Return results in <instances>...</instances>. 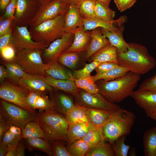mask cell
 Returning <instances> with one entry per match:
<instances>
[{
    "label": "cell",
    "instance_id": "cell-1",
    "mask_svg": "<svg viewBox=\"0 0 156 156\" xmlns=\"http://www.w3.org/2000/svg\"><path fill=\"white\" fill-rule=\"evenodd\" d=\"M140 79V75L129 71L124 76L110 81L96 82L98 92L109 101L120 103L131 96Z\"/></svg>",
    "mask_w": 156,
    "mask_h": 156
},
{
    "label": "cell",
    "instance_id": "cell-2",
    "mask_svg": "<svg viewBox=\"0 0 156 156\" xmlns=\"http://www.w3.org/2000/svg\"><path fill=\"white\" fill-rule=\"evenodd\" d=\"M128 44L127 52L117 53V61L120 66L140 75L147 73L155 67L156 60L145 46L133 42Z\"/></svg>",
    "mask_w": 156,
    "mask_h": 156
},
{
    "label": "cell",
    "instance_id": "cell-3",
    "mask_svg": "<svg viewBox=\"0 0 156 156\" xmlns=\"http://www.w3.org/2000/svg\"><path fill=\"white\" fill-rule=\"evenodd\" d=\"M135 118L133 112L120 107L113 112L101 126L104 139L112 145L120 137L129 134Z\"/></svg>",
    "mask_w": 156,
    "mask_h": 156
},
{
    "label": "cell",
    "instance_id": "cell-4",
    "mask_svg": "<svg viewBox=\"0 0 156 156\" xmlns=\"http://www.w3.org/2000/svg\"><path fill=\"white\" fill-rule=\"evenodd\" d=\"M36 121L40 124L47 139L51 144L54 140L67 142L69 126L65 116L51 109L37 113Z\"/></svg>",
    "mask_w": 156,
    "mask_h": 156
},
{
    "label": "cell",
    "instance_id": "cell-5",
    "mask_svg": "<svg viewBox=\"0 0 156 156\" xmlns=\"http://www.w3.org/2000/svg\"><path fill=\"white\" fill-rule=\"evenodd\" d=\"M65 15L45 21L36 26L29 27V30L32 39L42 42L48 47L55 40L61 38L65 33Z\"/></svg>",
    "mask_w": 156,
    "mask_h": 156
},
{
    "label": "cell",
    "instance_id": "cell-6",
    "mask_svg": "<svg viewBox=\"0 0 156 156\" xmlns=\"http://www.w3.org/2000/svg\"><path fill=\"white\" fill-rule=\"evenodd\" d=\"M43 50L38 49H25L16 51L15 61L27 74L44 76L50 63L43 62Z\"/></svg>",
    "mask_w": 156,
    "mask_h": 156
},
{
    "label": "cell",
    "instance_id": "cell-7",
    "mask_svg": "<svg viewBox=\"0 0 156 156\" xmlns=\"http://www.w3.org/2000/svg\"><path fill=\"white\" fill-rule=\"evenodd\" d=\"M36 112L33 113L16 104L1 99L0 115L11 125L23 129L28 122L36 121Z\"/></svg>",
    "mask_w": 156,
    "mask_h": 156
},
{
    "label": "cell",
    "instance_id": "cell-8",
    "mask_svg": "<svg viewBox=\"0 0 156 156\" xmlns=\"http://www.w3.org/2000/svg\"><path fill=\"white\" fill-rule=\"evenodd\" d=\"M29 91L18 84L5 80L0 86V98L10 103L19 105L31 112L35 113L26 101Z\"/></svg>",
    "mask_w": 156,
    "mask_h": 156
},
{
    "label": "cell",
    "instance_id": "cell-9",
    "mask_svg": "<svg viewBox=\"0 0 156 156\" xmlns=\"http://www.w3.org/2000/svg\"><path fill=\"white\" fill-rule=\"evenodd\" d=\"M70 5L68 0H53L41 6L29 26H36L45 21L65 15L69 10Z\"/></svg>",
    "mask_w": 156,
    "mask_h": 156
},
{
    "label": "cell",
    "instance_id": "cell-10",
    "mask_svg": "<svg viewBox=\"0 0 156 156\" xmlns=\"http://www.w3.org/2000/svg\"><path fill=\"white\" fill-rule=\"evenodd\" d=\"M74 96L75 104L84 107L103 109L112 112L120 108L116 103L108 101L99 92L90 94L79 88Z\"/></svg>",
    "mask_w": 156,
    "mask_h": 156
},
{
    "label": "cell",
    "instance_id": "cell-11",
    "mask_svg": "<svg viewBox=\"0 0 156 156\" xmlns=\"http://www.w3.org/2000/svg\"><path fill=\"white\" fill-rule=\"evenodd\" d=\"M40 7L37 0H17L12 23L20 27H28Z\"/></svg>",
    "mask_w": 156,
    "mask_h": 156
},
{
    "label": "cell",
    "instance_id": "cell-12",
    "mask_svg": "<svg viewBox=\"0 0 156 156\" xmlns=\"http://www.w3.org/2000/svg\"><path fill=\"white\" fill-rule=\"evenodd\" d=\"M11 45L16 52L25 49H38L43 50L48 46L42 42L34 41L27 26L20 27L13 23Z\"/></svg>",
    "mask_w": 156,
    "mask_h": 156
},
{
    "label": "cell",
    "instance_id": "cell-13",
    "mask_svg": "<svg viewBox=\"0 0 156 156\" xmlns=\"http://www.w3.org/2000/svg\"><path fill=\"white\" fill-rule=\"evenodd\" d=\"M74 36L73 33H65L60 38L57 39L43 50L42 57L47 63L57 61L60 55L72 44Z\"/></svg>",
    "mask_w": 156,
    "mask_h": 156
},
{
    "label": "cell",
    "instance_id": "cell-14",
    "mask_svg": "<svg viewBox=\"0 0 156 156\" xmlns=\"http://www.w3.org/2000/svg\"><path fill=\"white\" fill-rule=\"evenodd\" d=\"M131 96L136 103L151 117L156 114V91L138 89L134 91Z\"/></svg>",
    "mask_w": 156,
    "mask_h": 156
},
{
    "label": "cell",
    "instance_id": "cell-15",
    "mask_svg": "<svg viewBox=\"0 0 156 156\" xmlns=\"http://www.w3.org/2000/svg\"><path fill=\"white\" fill-rule=\"evenodd\" d=\"M127 20L125 16H121L118 19L107 22L94 17L90 18H83V30L84 31H91L100 27L111 32H117Z\"/></svg>",
    "mask_w": 156,
    "mask_h": 156
},
{
    "label": "cell",
    "instance_id": "cell-16",
    "mask_svg": "<svg viewBox=\"0 0 156 156\" xmlns=\"http://www.w3.org/2000/svg\"><path fill=\"white\" fill-rule=\"evenodd\" d=\"M43 76L27 74L18 81L17 84L30 91L46 94L51 93L54 89L46 82Z\"/></svg>",
    "mask_w": 156,
    "mask_h": 156
},
{
    "label": "cell",
    "instance_id": "cell-17",
    "mask_svg": "<svg viewBox=\"0 0 156 156\" xmlns=\"http://www.w3.org/2000/svg\"><path fill=\"white\" fill-rule=\"evenodd\" d=\"M26 101L30 107L35 111L38 110L41 112L54 109V103L47 94L29 91Z\"/></svg>",
    "mask_w": 156,
    "mask_h": 156
},
{
    "label": "cell",
    "instance_id": "cell-18",
    "mask_svg": "<svg viewBox=\"0 0 156 156\" xmlns=\"http://www.w3.org/2000/svg\"><path fill=\"white\" fill-rule=\"evenodd\" d=\"M83 28H79L73 33L74 37L71 45L63 52H86L91 41V31H84Z\"/></svg>",
    "mask_w": 156,
    "mask_h": 156
},
{
    "label": "cell",
    "instance_id": "cell-19",
    "mask_svg": "<svg viewBox=\"0 0 156 156\" xmlns=\"http://www.w3.org/2000/svg\"><path fill=\"white\" fill-rule=\"evenodd\" d=\"M91 31L92 38L86 52L84 61L110 44L108 39L103 34L101 28H97Z\"/></svg>",
    "mask_w": 156,
    "mask_h": 156
},
{
    "label": "cell",
    "instance_id": "cell-20",
    "mask_svg": "<svg viewBox=\"0 0 156 156\" xmlns=\"http://www.w3.org/2000/svg\"><path fill=\"white\" fill-rule=\"evenodd\" d=\"M99 127L90 122L69 125L67 133L68 144L82 139L89 131Z\"/></svg>",
    "mask_w": 156,
    "mask_h": 156
},
{
    "label": "cell",
    "instance_id": "cell-21",
    "mask_svg": "<svg viewBox=\"0 0 156 156\" xmlns=\"http://www.w3.org/2000/svg\"><path fill=\"white\" fill-rule=\"evenodd\" d=\"M83 18L76 5L70 4L65 16L64 29L65 33H73L77 29L83 28Z\"/></svg>",
    "mask_w": 156,
    "mask_h": 156
},
{
    "label": "cell",
    "instance_id": "cell-22",
    "mask_svg": "<svg viewBox=\"0 0 156 156\" xmlns=\"http://www.w3.org/2000/svg\"><path fill=\"white\" fill-rule=\"evenodd\" d=\"M101 29L103 34L108 39L111 44L117 48V53L127 51L129 44L125 40L123 36L124 26L117 32H111L101 28Z\"/></svg>",
    "mask_w": 156,
    "mask_h": 156
},
{
    "label": "cell",
    "instance_id": "cell-23",
    "mask_svg": "<svg viewBox=\"0 0 156 156\" xmlns=\"http://www.w3.org/2000/svg\"><path fill=\"white\" fill-rule=\"evenodd\" d=\"M46 82L53 89L62 91L74 95L79 88L75 85L74 80H64L54 78L46 75L43 76Z\"/></svg>",
    "mask_w": 156,
    "mask_h": 156
},
{
    "label": "cell",
    "instance_id": "cell-24",
    "mask_svg": "<svg viewBox=\"0 0 156 156\" xmlns=\"http://www.w3.org/2000/svg\"><path fill=\"white\" fill-rule=\"evenodd\" d=\"M52 94L51 100L54 104V109L64 115L75 106L72 99L62 93Z\"/></svg>",
    "mask_w": 156,
    "mask_h": 156
},
{
    "label": "cell",
    "instance_id": "cell-25",
    "mask_svg": "<svg viewBox=\"0 0 156 156\" xmlns=\"http://www.w3.org/2000/svg\"><path fill=\"white\" fill-rule=\"evenodd\" d=\"M86 107V113L89 122L99 127H101L113 112L101 109Z\"/></svg>",
    "mask_w": 156,
    "mask_h": 156
},
{
    "label": "cell",
    "instance_id": "cell-26",
    "mask_svg": "<svg viewBox=\"0 0 156 156\" xmlns=\"http://www.w3.org/2000/svg\"><path fill=\"white\" fill-rule=\"evenodd\" d=\"M117 48L111 43L96 52L89 59L91 62L96 61L99 62H118Z\"/></svg>",
    "mask_w": 156,
    "mask_h": 156
},
{
    "label": "cell",
    "instance_id": "cell-27",
    "mask_svg": "<svg viewBox=\"0 0 156 156\" xmlns=\"http://www.w3.org/2000/svg\"><path fill=\"white\" fill-rule=\"evenodd\" d=\"M49 63V66L45 71L46 75L57 79L74 80L72 73L57 61Z\"/></svg>",
    "mask_w": 156,
    "mask_h": 156
},
{
    "label": "cell",
    "instance_id": "cell-28",
    "mask_svg": "<svg viewBox=\"0 0 156 156\" xmlns=\"http://www.w3.org/2000/svg\"><path fill=\"white\" fill-rule=\"evenodd\" d=\"M26 147L31 151L37 150L46 153L48 155L53 156L51 144L46 139L42 138L26 139Z\"/></svg>",
    "mask_w": 156,
    "mask_h": 156
},
{
    "label": "cell",
    "instance_id": "cell-29",
    "mask_svg": "<svg viewBox=\"0 0 156 156\" xmlns=\"http://www.w3.org/2000/svg\"><path fill=\"white\" fill-rule=\"evenodd\" d=\"M143 143L145 156H156V127L144 132Z\"/></svg>",
    "mask_w": 156,
    "mask_h": 156
},
{
    "label": "cell",
    "instance_id": "cell-30",
    "mask_svg": "<svg viewBox=\"0 0 156 156\" xmlns=\"http://www.w3.org/2000/svg\"><path fill=\"white\" fill-rule=\"evenodd\" d=\"M20 127L12 125L4 133L1 141L6 144L8 150L14 148L22 139Z\"/></svg>",
    "mask_w": 156,
    "mask_h": 156
},
{
    "label": "cell",
    "instance_id": "cell-31",
    "mask_svg": "<svg viewBox=\"0 0 156 156\" xmlns=\"http://www.w3.org/2000/svg\"><path fill=\"white\" fill-rule=\"evenodd\" d=\"M2 63L7 70L8 75V79L12 83L17 84L18 81L27 74L15 61L10 62L3 61Z\"/></svg>",
    "mask_w": 156,
    "mask_h": 156
},
{
    "label": "cell",
    "instance_id": "cell-32",
    "mask_svg": "<svg viewBox=\"0 0 156 156\" xmlns=\"http://www.w3.org/2000/svg\"><path fill=\"white\" fill-rule=\"evenodd\" d=\"M86 109V107L75 104V107L64 115L69 125L89 122Z\"/></svg>",
    "mask_w": 156,
    "mask_h": 156
},
{
    "label": "cell",
    "instance_id": "cell-33",
    "mask_svg": "<svg viewBox=\"0 0 156 156\" xmlns=\"http://www.w3.org/2000/svg\"><path fill=\"white\" fill-rule=\"evenodd\" d=\"M130 70L128 68L119 66L104 73L96 74L92 76L95 82L101 79L106 81H110L124 76Z\"/></svg>",
    "mask_w": 156,
    "mask_h": 156
},
{
    "label": "cell",
    "instance_id": "cell-34",
    "mask_svg": "<svg viewBox=\"0 0 156 156\" xmlns=\"http://www.w3.org/2000/svg\"><path fill=\"white\" fill-rule=\"evenodd\" d=\"M22 139H27L36 138L46 139L45 134L39 124L36 121L28 123L22 130Z\"/></svg>",
    "mask_w": 156,
    "mask_h": 156
},
{
    "label": "cell",
    "instance_id": "cell-35",
    "mask_svg": "<svg viewBox=\"0 0 156 156\" xmlns=\"http://www.w3.org/2000/svg\"><path fill=\"white\" fill-rule=\"evenodd\" d=\"M103 139L93 147L90 148L85 156H116L112 144Z\"/></svg>",
    "mask_w": 156,
    "mask_h": 156
},
{
    "label": "cell",
    "instance_id": "cell-36",
    "mask_svg": "<svg viewBox=\"0 0 156 156\" xmlns=\"http://www.w3.org/2000/svg\"><path fill=\"white\" fill-rule=\"evenodd\" d=\"M95 17L103 21L109 22L113 21L115 12L102 3L96 0L94 8Z\"/></svg>",
    "mask_w": 156,
    "mask_h": 156
},
{
    "label": "cell",
    "instance_id": "cell-37",
    "mask_svg": "<svg viewBox=\"0 0 156 156\" xmlns=\"http://www.w3.org/2000/svg\"><path fill=\"white\" fill-rule=\"evenodd\" d=\"M83 53L63 52L59 56L57 61L70 69L75 68L78 63Z\"/></svg>",
    "mask_w": 156,
    "mask_h": 156
},
{
    "label": "cell",
    "instance_id": "cell-38",
    "mask_svg": "<svg viewBox=\"0 0 156 156\" xmlns=\"http://www.w3.org/2000/svg\"><path fill=\"white\" fill-rule=\"evenodd\" d=\"M96 0H81L76 5L83 18L95 17L94 8Z\"/></svg>",
    "mask_w": 156,
    "mask_h": 156
},
{
    "label": "cell",
    "instance_id": "cell-39",
    "mask_svg": "<svg viewBox=\"0 0 156 156\" xmlns=\"http://www.w3.org/2000/svg\"><path fill=\"white\" fill-rule=\"evenodd\" d=\"M66 147L72 156H84L90 148L82 139L68 144Z\"/></svg>",
    "mask_w": 156,
    "mask_h": 156
},
{
    "label": "cell",
    "instance_id": "cell-40",
    "mask_svg": "<svg viewBox=\"0 0 156 156\" xmlns=\"http://www.w3.org/2000/svg\"><path fill=\"white\" fill-rule=\"evenodd\" d=\"M76 87L87 92L93 94L98 92V89L96 82L92 76L78 79H74Z\"/></svg>",
    "mask_w": 156,
    "mask_h": 156
},
{
    "label": "cell",
    "instance_id": "cell-41",
    "mask_svg": "<svg viewBox=\"0 0 156 156\" xmlns=\"http://www.w3.org/2000/svg\"><path fill=\"white\" fill-rule=\"evenodd\" d=\"M82 139L90 148L95 146L104 139L101 127L90 131Z\"/></svg>",
    "mask_w": 156,
    "mask_h": 156
},
{
    "label": "cell",
    "instance_id": "cell-42",
    "mask_svg": "<svg viewBox=\"0 0 156 156\" xmlns=\"http://www.w3.org/2000/svg\"><path fill=\"white\" fill-rule=\"evenodd\" d=\"M126 135H123L118 138L112 145L116 156H127L129 145L125 143Z\"/></svg>",
    "mask_w": 156,
    "mask_h": 156
},
{
    "label": "cell",
    "instance_id": "cell-43",
    "mask_svg": "<svg viewBox=\"0 0 156 156\" xmlns=\"http://www.w3.org/2000/svg\"><path fill=\"white\" fill-rule=\"evenodd\" d=\"M100 63L96 61L92 62L86 64L81 69L74 71L72 74L74 79H80L91 75V73Z\"/></svg>",
    "mask_w": 156,
    "mask_h": 156
},
{
    "label": "cell",
    "instance_id": "cell-44",
    "mask_svg": "<svg viewBox=\"0 0 156 156\" xmlns=\"http://www.w3.org/2000/svg\"><path fill=\"white\" fill-rule=\"evenodd\" d=\"M64 142L62 140H56L52 142L53 156H72L64 145Z\"/></svg>",
    "mask_w": 156,
    "mask_h": 156
},
{
    "label": "cell",
    "instance_id": "cell-45",
    "mask_svg": "<svg viewBox=\"0 0 156 156\" xmlns=\"http://www.w3.org/2000/svg\"><path fill=\"white\" fill-rule=\"evenodd\" d=\"M0 53L3 61L10 62L15 61L16 52L12 45H8L0 49Z\"/></svg>",
    "mask_w": 156,
    "mask_h": 156
},
{
    "label": "cell",
    "instance_id": "cell-46",
    "mask_svg": "<svg viewBox=\"0 0 156 156\" xmlns=\"http://www.w3.org/2000/svg\"><path fill=\"white\" fill-rule=\"evenodd\" d=\"M139 89L156 91V74L143 81Z\"/></svg>",
    "mask_w": 156,
    "mask_h": 156
},
{
    "label": "cell",
    "instance_id": "cell-47",
    "mask_svg": "<svg viewBox=\"0 0 156 156\" xmlns=\"http://www.w3.org/2000/svg\"><path fill=\"white\" fill-rule=\"evenodd\" d=\"M118 63L114 62H101L96 67L95 70L97 74L105 73L109 70L119 66Z\"/></svg>",
    "mask_w": 156,
    "mask_h": 156
},
{
    "label": "cell",
    "instance_id": "cell-48",
    "mask_svg": "<svg viewBox=\"0 0 156 156\" xmlns=\"http://www.w3.org/2000/svg\"><path fill=\"white\" fill-rule=\"evenodd\" d=\"M17 1V0H11L7 7L4 14L0 17V19L9 18L14 16Z\"/></svg>",
    "mask_w": 156,
    "mask_h": 156
},
{
    "label": "cell",
    "instance_id": "cell-49",
    "mask_svg": "<svg viewBox=\"0 0 156 156\" xmlns=\"http://www.w3.org/2000/svg\"><path fill=\"white\" fill-rule=\"evenodd\" d=\"M12 28V24L11 27L8 32L0 37V50L6 46L11 45Z\"/></svg>",
    "mask_w": 156,
    "mask_h": 156
},
{
    "label": "cell",
    "instance_id": "cell-50",
    "mask_svg": "<svg viewBox=\"0 0 156 156\" xmlns=\"http://www.w3.org/2000/svg\"><path fill=\"white\" fill-rule=\"evenodd\" d=\"M14 18V16L11 18L0 19V37L5 34L10 29Z\"/></svg>",
    "mask_w": 156,
    "mask_h": 156
},
{
    "label": "cell",
    "instance_id": "cell-51",
    "mask_svg": "<svg viewBox=\"0 0 156 156\" xmlns=\"http://www.w3.org/2000/svg\"><path fill=\"white\" fill-rule=\"evenodd\" d=\"M11 125L0 115V142L4 133Z\"/></svg>",
    "mask_w": 156,
    "mask_h": 156
},
{
    "label": "cell",
    "instance_id": "cell-52",
    "mask_svg": "<svg viewBox=\"0 0 156 156\" xmlns=\"http://www.w3.org/2000/svg\"><path fill=\"white\" fill-rule=\"evenodd\" d=\"M21 140L16 147L17 156H25V149L26 147V144L23 143Z\"/></svg>",
    "mask_w": 156,
    "mask_h": 156
},
{
    "label": "cell",
    "instance_id": "cell-53",
    "mask_svg": "<svg viewBox=\"0 0 156 156\" xmlns=\"http://www.w3.org/2000/svg\"><path fill=\"white\" fill-rule=\"evenodd\" d=\"M8 77V73L5 67L3 64L0 65V83L2 84Z\"/></svg>",
    "mask_w": 156,
    "mask_h": 156
},
{
    "label": "cell",
    "instance_id": "cell-54",
    "mask_svg": "<svg viewBox=\"0 0 156 156\" xmlns=\"http://www.w3.org/2000/svg\"><path fill=\"white\" fill-rule=\"evenodd\" d=\"M136 1L137 0H125L120 12H122L129 9L134 5Z\"/></svg>",
    "mask_w": 156,
    "mask_h": 156
},
{
    "label": "cell",
    "instance_id": "cell-55",
    "mask_svg": "<svg viewBox=\"0 0 156 156\" xmlns=\"http://www.w3.org/2000/svg\"><path fill=\"white\" fill-rule=\"evenodd\" d=\"M8 151L6 144L2 141L0 143V156H5Z\"/></svg>",
    "mask_w": 156,
    "mask_h": 156
},
{
    "label": "cell",
    "instance_id": "cell-56",
    "mask_svg": "<svg viewBox=\"0 0 156 156\" xmlns=\"http://www.w3.org/2000/svg\"><path fill=\"white\" fill-rule=\"evenodd\" d=\"M11 0H0V9L1 12H4L6 8Z\"/></svg>",
    "mask_w": 156,
    "mask_h": 156
},
{
    "label": "cell",
    "instance_id": "cell-57",
    "mask_svg": "<svg viewBox=\"0 0 156 156\" xmlns=\"http://www.w3.org/2000/svg\"><path fill=\"white\" fill-rule=\"evenodd\" d=\"M5 156H17L16 147L8 150Z\"/></svg>",
    "mask_w": 156,
    "mask_h": 156
},
{
    "label": "cell",
    "instance_id": "cell-58",
    "mask_svg": "<svg viewBox=\"0 0 156 156\" xmlns=\"http://www.w3.org/2000/svg\"><path fill=\"white\" fill-rule=\"evenodd\" d=\"M125 0H114V2L119 11L121 10Z\"/></svg>",
    "mask_w": 156,
    "mask_h": 156
},
{
    "label": "cell",
    "instance_id": "cell-59",
    "mask_svg": "<svg viewBox=\"0 0 156 156\" xmlns=\"http://www.w3.org/2000/svg\"><path fill=\"white\" fill-rule=\"evenodd\" d=\"M41 7L45 5L53 0H37Z\"/></svg>",
    "mask_w": 156,
    "mask_h": 156
},
{
    "label": "cell",
    "instance_id": "cell-60",
    "mask_svg": "<svg viewBox=\"0 0 156 156\" xmlns=\"http://www.w3.org/2000/svg\"><path fill=\"white\" fill-rule=\"evenodd\" d=\"M99 1L106 5L109 6V5L111 0H96Z\"/></svg>",
    "mask_w": 156,
    "mask_h": 156
},
{
    "label": "cell",
    "instance_id": "cell-61",
    "mask_svg": "<svg viewBox=\"0 0 156 156\" xmlns=\"http://www.w3.org/2000/svg\"><path fill=\"white\" fill-rule=\"evenodd\" d=\"M70 4L75 5H77L81 0H68Z\"/></svg>",
    "mask_w": 156,
    "mask_h": 156
},
{
    "label": "cell",
    "instance_id": "cell-62",
    "mask_svg": "<svg viewBox=\"0 0 156 156\" xmlns=\"http://www.w3.org/2000/svg\"><path fill=\"white\" fill-rule=\"evenodd\" d=\"M150 118L156 121V114L151 116Z\"/></svg>",
    "mask_w": 156,
    "mask_h": 156
},
{
    "label": "cell",
    "instance_id": "cell-63",
    "mask_svg": "<svg viewBox=\"0 0 156 156\" xmlns=\"http://www.w3.org/2000/svg\"></svg>",
    "mask_w": 156,
    "mask_h": 156
}]
</instances>
